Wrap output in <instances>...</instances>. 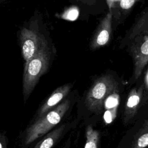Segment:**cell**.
<instances>
[{
	"label": "cell",
	"instance_id": "obj_9",
	"mask_svg": "<svg viewBox=\"0 0 148 148\" xmlns=\"http://www.w3.org/2000/svg\"><path fill=\"white\" fill-rule=\"evenodd\" d=\"M66 124H64L54 129L41 139L34 148H52L63 135Z\"/></svg>",
	"mask_w": 148,
	"mask_h": 148
},
{
	"label": "cell",
	"instance_id": "obj_7",
	"mask_svg": "<svg viewBox=\"0 0 148 148\" xmlns=\"http://www.w3.org/2000/svg\"><path fill=\"white\" fill-rule=\"evenodd\" d=\"M72 87V84L67 83L57 88L45 101L38 110V118L46 114L61 103Z\"/></svg>",
	"mask_w": 148,
	"mask_h": 148
},
{
	"label": "cell",
	"instance_id": "obj_2",
	"mask_svg": "<svg viewBox=\"0 0 148 148\" xmlns=\"http://www.w3.org/2000/svg\"><path fill=\"white\" fill-rule=\"evenodd\" d=\"M51 48L46 41L38 52L26 64L23 75V94L25 102L41 76L47 71L51 60Z\"/></svg>",
	"mask_w": 148,
	"mask_h": 148
},
{
	"label": "cell",
	"instance_id": "obj_11",
	"mask_svg": "<svg viewBox=\"0 0 148 148\" xmlns=\"http://www.w3.org/2000/svg\"><path fill=\"white\" fill-rule=\"evenodd\" d=\"M148 146V125L143 126L136 134L130 148H146Z\"/></svg>",
	"mask_w": 148,
	"mask_h": 148
},
{
	"label": "cell",
	"instance_id": "obj_10",
	"mask_svg": "<svg viewBox=\"0 0 148 148\" xmlns=\"http://www.w3.org/2000/svg\"><path fill=\"white\" fill-rule=\"evenodd\" d=\"M118 91H116L111 94L105 101L103 105V108L105 109L103 117L106 123H110L116 117L119 100Z\"/></svg>",
	"mask_w": 148,
	"mask_h": 148
},
{
	"label": "cell",
	"instance_id": "obj_4",
	"mask_svg": "<svg viewBox=\"0 0 148 148\" xmlns=\"http://www.w3.org/2000/svg\"><path fill=\"white\" fill-rule=\"evenodd\" d=\"M117 90L118 83L113 76L102 75L93 82L86 94L85 103L87 108L97 114L101 113L106 98Z\"/></svg>",
	"mask_w": 148,
	"mask_h": 148
},
{
	"label": "cell",
	"instance_id": "obj_13",
	"mask_svg": "<svg viewBox=\"0 0 148 148\" xmlns=\"http://www.w3.org/2000/svg\"><path fill=\"white\" fill-rule=\"evenodd\" d=\"M138 0H121L120 6L123 10H128L132 7L135 3Z\"/></svg>",
	"mask_w": 148,
	"mask_h": 148
},
{
	"label": "cell",
	"instance_id": "obj_8",
	"mask_svg": "<svg viewBox=\"0 0 148 148\" xmlns=\"http://www.w3.org/2000/svg\"><path fill=\"white\" fill-rule=\"evenodd\" d=\"M143 86L135 87L128 94L123 113V123H128L136 114L143 95Z\"/></svg>",
	"mask_w": 148,
	"mask_h": 148
},
{
	"label": "cell",
	"instance_id": "obj_15",
	"mask_svg": "<svg viewBox=\"0 0 148 148\" xmlns=\"http://www.w3.org/2000/svg\"><path fill=\"white\" fill-rule=\"evenodd\" d=\"M146 125H148V117L146 120H145L143 124V126H146Z\"/></svg>",
	"mask_w": 148,
	"mask_h": 148
},
{
	"label": "cell",
	"instance_id": "obj_14",
	"mask_svg": "<svg viewBox=\"0 0 148 148\" xmlns=\"http://www.w3.org/2000/svg\"><path fill=\"white\" fill-rule=\"evenodd\" d=\"M6 137L3 134H1L0 136V148H7Z\"/></svg>",
	"mask_w": 148,
	"mask_h": 148
},
{
	"label": "cell",
	"instance_id": "obj_12",
	"mask_svg": "<svg viewBox=\"0 0 148 148\" xmlns=\"http://www.w3.org/2000/svg\"><path fill=\"white\" fill-rule=\"evenodd\" d=\"M99 133L91 126L87 127L86 130V143L84 148H98L99 143Z\"/></svg>",
	"mask_w": 148,
	"mask_h": 148
},
{
	"label": "cell",
	"instance_id": "obj_3",
	"mask_svg": "<svg viewBox=\"0 0 148 148\" xmlns=\"http://www.w3.org/2000/svg\"><path fill=\"white\" fill-rule=\"evenodd\" d=\"M70 105V100L64 99L46 114L38 118L27 128L24 138V144L29 145L58 124L69 109Z\"/></svg>",
	"mask_w": 148,
	"mask_h": 148
},
{
	"label": "cell",
	"instance_id": "obj_5",
	"mask_svg": "<svg viewBox=\"0 0 148 148\" xmlns=\"http://www.w3.org/2000/svg\"><path fill=\"white\" fill-rule=\"evenodd\" d=\"M19 41L24 64L27 63L47 41L39 33L37 25L23 28L19 34Z\"/></svg>",
	"mask_w": 148,
	"mask_h": 148
},
{
	"label": "cell",
	"instance_id": "obj_1",
	"mask_svg": "<svg viewBox=\"0 0 148 148\" xmlns=\"http://www.w3.org/2000/svg\"><path fill=\"white\" fill-rule=\"evenodd\" d=\"M134 62V77L137 80L148 63V12L142 13L124 39Z\"/></svg>",
	"mask_w": 148,
	"mask_h": 148
},
{
	"label": "cell",
	"instance_id": "obj_6",
	"mask_svg": "<svg viewBox=\"0 0 148 148\" xmlns=\"http://www.w3.org/2000/svg\"><path fill=\"white\" fill-rule=\"evenodd\" d=\"M112 12L110 11L101 21L90 42L91 50L98 49L109 42L112 32Z\"/></svg>",
	"mask_w": 148,
	"mask_h": 148
}]
</instances>
